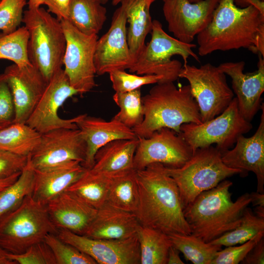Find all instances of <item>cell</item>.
Instances as JSON below:
<instances>
[{
  "mask_svg": "<svg viewBox=\"0 0 264 264\" xmlns=\"http://www.w3.org/2000/svg\"><path fill=\"white\" fill-rule=\"evenodd\" d=\"M8 252L0 247V264H16L8 257Z\"/></svg>",
  "mask_w": 264,
  "mask_h": 264,
  "instance_id": "cell-49",
  "label": "cell"
},
{
  "mask_svg": "<svg viewBox=\"0 0 264 264\" xmlns=\"http://www.w3.org/2000/svg\"><path fill=\"white\" fill-rule=\"evenodd\" d=\"M44 241L49 246L56 264H96L90 256L60 239L56 234L49 233Z\"/></svg>",
  "mask_w": 264,
  "mask_h": 264,
  "instance_id": "cell-37",
  "label": "cell"
},
{
  "mask_svg": "<svg viewBox=\"0 0 264 264\" xmlns=\"http://www.w3.org/2000/svg\"><path fill=\"white\" fill-rule=\"evenodd\" d=\"M150 41L145 44L135 62L129 68L136 74L156 75L163 79L161 82H174L178 77L182 67L181 63L172 60L175 55H180L187 64V59L192 57L199 62L193 48L196 45L185 43L169 35L163 29L158 20L153 21Z\"/></svg>",
  "mask_w": 264,
  "mask_h": 264,
  "instance_id": "cell-7",
  "label": "cell"
},
{
  "mask_svg": "<svg viewBox=\"0 0 264 264\" xmlns=\"http://www.w3.org/2000/svg\"><path fill=\"white\" fill-rule=\"evenodd\" d=\"M172 246L181 252L185 259L194 264H211L221 247L206 242L192 235L174 234L168 235Z\"/></svg>",
  "mask_w": 264,
  "mask_h": 264,
  "instance_id": "cell-33",
  "label": "cell"
},
{
  "mask_svg": "<svg viewBox=\"0 0 264 264\" xmlns=\"http://www.w3.org/2000/svg\"><path fill=\"white\" fill-rule=\"evenodd\" d=\"M71 0H44V4L47 7V11L55 15L61 21L67 20L69 6Z\"/></svg>",
  "mask_w": 264,
  "mask_h": 264,
  "instance_id": "cell-44",
  "label": "cell"
},
{
  "mask_svg": "<svg viewBox=\"0 0 264 264\" xmlns=\"http://www.w3.org/2000/svg\"><path fill=\"white\" fill-rule=\"evenodd\" d=\"M241 263L243 264H264V237L250 250Z\"/></svg>",
  "mask_w": 264,
  "mask_h": 264,
  "instance_id": "cell-45",
  "label": "cell"
},
{
  "mask_svg": "<svg viewBox=\"0 0 264 264\" xmlns=\"http://www.w3.org/2000/svg\"><path fill=\"white\" fill-rule=\"evenodd\" d=\"M110 178V176L87 169L66 191L98 210L107 203Z\"/></svg>",
  "mask_w": 264,
  "mask_h": 264,
  "instance_id": "cell-28",
  "label": "cell"
},
{
  "mask_svg": "<svg viewBox=\"0 0 264 264\" xmlns=\"http://www.w3.org/2000/svg\"><path fill=\"white\" fill-rule=\"evenodd\" d=\"M77 94L78 91L71 86L64 69H60L48 82L25 123L41 134L60 128L78 129L76 122L81 114L70 119H63L58 115L59 109L65 101Z\"/></svg>",
  "mask_w": 264,
  "mask_h": 264,
  "instance_id": "cell-12",
  "label": "cell"
},
{
  "mask_svg": "<svg viewBox=\"0 0 264 264\" xmlns=\"http://www.w3.org/2000/svg\"><path fill=\"white\" fill-rule=\"evenodd\" d=\"M192 3L197 2L202 0H188ZM250 0H234L235 3L237 4L242 5L248 3Z\"/></svg>",
  "mask_w": 264,
  "mask_h": 264,
  "instance_id": "cell-52",
  "label": "cell"
},
{
  "mask_svg": "<svg viewBox=\"0 0 264 264\" xmlns=\"http://www.w3.org/2000/svg\"><path fill=\"white\" fill-rule=\"evenodd\" d=\"M41 133L26 123H13L0 131V149L28 156L40 141Z\"/></svg>",
  "mask_w": 264,
  "mask_h": 264,
  "instance_id": "cell-31",
  "label": "cell"
},
{
  "mask_svg": "<svg viewBox=\"0 0 264 264\" xmlns=\"http://www.w3.org/2000/svg\"><path fill=\"white\" fill-rule=\"evenodd\" d=\"M35 171L28 156L26 165L17 180L0 191V222L17 209L25 198L32 194Z\"/></svg>",
  "mask_w": 264,
  "mask_h": 264,
  "instance_id": "cell-32",
  "label": "cell"
},
{
  "mask_svg": "<svg viewBox=\"0 0 264 264\" xmlns=\"http://www.w3.org/2000/svg\"><path fill=\"white\" fill-rule=\"evenodd\" d=\"M22 22L29 33V60L48 82L63 66L66 39L61 21L40 7L24 11Z\"/></svg>",
  "mask_w": 264,
  "mask_h": 264,
  "instance_id": "cell-5",
  "label": "cell"
},
{
  "mask_svg": "<svg viewBox=\"0 0 264 264\" xmlns=\"http://www.w3.org/2000/svg\"><path fill=\"white\" fill-rule=\"evenodd\" d=\"M155 0H122L120 2L129 24L127 38L132 65L144 47L147 35L151 32L153 21L150 9Z\"/></svg>",
  "mask_w": 264,
  "mask_h": 264,
  "instance_id": "cell-26",
  "label": "cell"
},
{
  "mask_svg": "<svg viewBox=\"0 0 264 264\" xmlns=\"http://www.w3.org/2000/svg\"></svg>",
  "mask_w": 264,
  "mask_h": 264,
  "instance_id": "cell-55",
  "label": "cell"
},
{
  "mask_svg": "<svg viewBox=\"0 0 264 264\" xmlns=\"http://www.w3.org/2000/svg\"><path fill=\"white\" fill-rule=\"evenodd\" d=\"M179 78L186 79L199 107L202 122L222 113L234 97L226 74L218 66L206 63L197 67L184 65Z\"/></svg>",
  "mask_w": 264,
  "mask_h": 264,
  "instance_id": "cell-10",
  "label": "cell"
},
{
  "mask_svg": "<svg viewBox=\"0 0 264 264\" xmlns=\"http://www.w3.org/2000/svg\"><path fill=\"white\" fill-rule=\"evenodd\" d=\"M102 4H106L109 0H95Z\"/></svg>",
  "mask_w": 264,
  "mask_h": 264,
  "instance_id": "cell-54",
  "label": "cell"
},
{
  "mask_svg": "<svg viewBox=\"0 0 264 264\" xmlns=\"http://www.w3.org/2000/svg\"><path fill=\"white\" fill-rule=\"evenodd\" d=\"M54 225L84 235L95 218L97 210L68 192L65 191L46 204Z\"/></svg>",
  "mask_w": 264,
  "mask_h": 264,
  "instance_id": "cell-22",
  "label": "cell"
},
{
  "mask_svg": "<svg viewBox=\"0 0 264 264\" xmlns=\"http://www.w3.org/2000/svg\"><path fill=\"white\" fill-rule=\"evenodd\" d=\"M121 0H111V3L113 6H116L118 5L119 3H120ZM162 0L163 1H165L167 0Z\"/></svg>",
  "mask_w": 264,
  "mask_h": 264,
  "instance_id": "cell-53",
  "label": "cell"
},
{
  "mask_svg": "<svg viewBox=\"0 0 264 264\" xmlns=\"http://www.w3.org/2000/svg\"><path fill=\"white\" fill-rule=\"evenodd\" d=\"M139 225L133 213L106 203L97 210L95 218L84 236L99 239H124L136 235Z\"/></svg>",
  "mask_w": 264,
  "mask_h": 264,
  "instance_id": "cell-24",
  "label": "cell"
},
{
  "mask_svg": "<svg viewBox=\"0 0 264 264\" xmlns=\"http://www.w3.org/2000/svg\"><path fill=\"white\" fill-rule=\"evenodd\" d=\"M137 236L140 264H167L169 250L172 246L168 235L140 224Z\"/></svg>",
  "mask_w": 264,
  "mask_h": 264,
  "instance_id": "cell-30",
  "label": "cell"
},
{
  "mask_svg": "<svg viewBox=\"0 0 264 264\" xmlns=\"http://www.w3.org/2000/svg\"><path fill=\"white\" fill-rule=\"evenodd\" d=\"M110 79L115 92L131 91L144 85L161 82L162 77L156 75L132 74L125 70L117 69L110 72Z\"/></svg>",
  "mask_w": 264,
  "mask_h": 264,
  "instance_id": "cell-38",
  "label": "cell"
},
{
  "mask_svg": "<svg viewBox=\"0 0 264 264\" xmlns=\"http://www.w3.org/2000/svg\"><path fill=\"white\" fill-rule=\"evenodd\" d=\"M78 161H72L44 170H35L32 197L46 205L75 182L86 171Z\"/></svg>",
  "mask_w": 264,
  "mask_h": 264,
  "instance_id": "cell-23",
  "label": "cell"
},
{
  "mask_svg": "<svg viewBox=\"0 0 264 264\" xmlns=\"http://www.w3.org/2000/svg\"><path fill=\"white\" fill-rule=\"evenodd\" d=\"M257 69L252 72H243L245 63L225 62L218 67L232 79L233 93L236 95L239 110L248 121L252 120L261 109L262 95L264 91V60L258 53Z\"/></svg>",
  "mask_w": 264,
  "mask_h": 264,
  "instance_id": "cell-19",
  "label": "cell"
},
{
  "mask_svg": "<svg viewBox=\"0 0 264 264\" xmlns=\"http://www.w3.org/2000/svg\"><path fill=\"white\" fill-rule=\"evenodd\" d=\"M264 232V219L257 216L246 207L240 223L234 229L209 242L221 247L242 244L257 234Z\"/></svg>",
  "mask_w": 264,
  "mask_h": 264,
  "instance_id": "cell-34",
  "label": "cell"
},
{
  "mask_svg": "<svg viewBox=\"0 0 264 264\" xmlns=\"http://www.w3.org/2000/svg\"><path fill=\"white\" fill-rule=\"evenodd\" d=\"M63 241L76 247L99 264H139L140 255L137 235L127 239H93L58 229L56 234Z\"/></svg>",
  "mask_w": 264,
  "mask_h": 264,
  "instance_id": "cell-15",
  "label": "cell"
},
{
  "mask_svg": "<svg viewBox=\"0 0 264 264\" xmlns=\"http://www.w3.org/2000/svg\"><path fill=\"white\" fill-rule=\"evenodd\" d=\"M60 21L66 39L64 70L71 86L83 95L96 86L94 55L98 37L81 33L66 20Z\"/></svg>",
  "mask_w": 264,
  "mask_h": 264,
  "instance_id": "cell-11",
  "label": "cell"
},
{
  "mask_svg": "<svg viewBox=\"0 0 264 264\" xmlns=\"http://www.w3.org/2000/svg\"><path fill=\"white\" fill-rule=\"evenodd\" d=\"M252 129L250 122L241 114L236 97L227 108L214 118L200 124L187 123L180 128V134L192 149L193 154L198 148L216 144L222 154L232 148L241 135Z\"/></svg>",
  "mask_w": 264,
  "mask_h": 264,
  "instance_id": "cell-9",
  "label": "cell"
},
{
  "mask_svg": "<svg viewBox=\"0 0 264 264\" xmlns=\"http://www.w3.org/2000/svg\"><path fill=\"white\" fill-rule=\"evenodd\" d=\"M232 184V182L224 179L216 187L201 193L183 209L192 235L209 242L240 223L251 198L246 193L233 202L229 191Z\"/></svg>",
  "mask_w": 264,
  "mask_h": 264,
  "instance_id": "cell-3",
  "label": "cell"
},
{
  "mask_svg": "<svg viewBox=\"0 0 264 264\" xmlns=\"http://www.w3.org/2000/svg\"><path fill=\"white\" fill-rule=\"evenodd\" d=\"M139 202L134 213L139 224L170 235L191 234L177 186L165 166L151 164L136 171Z\"/></svg>",
  "mask_w": 264,
  "mask_h": 264,
  "instance_id": "cell-2",
  "label": "cell"
},
{
  "mask_svg": "<svg viewBox=\"0 0 264 264\" xmlns=\"http://www.w3.org/2000/svg\"><path fill=\"white\" fill-rule=\"evenodd\" d=\"M15 108L4 73L0 74V131L14 123Z\"/></svg>",
  "mask_w": 264,
  "mask_h": 264,
  "instance_id": "cell-42",
  "label": "cell"
},
{
  "mask_svg": "<svg viewBox=\"0 0 264 264\" xmlns=\"http://www.w3.org/2000/svg\"><path fill=\"white\" fill-rule=\"evenodd\" d=\"M28 31L24 26L11 33L0 36V59L12 61L19 67L32 65L28 56Z\"/></svg>",
  "mask_w": 264,
  "mask_h": 264,
  "instance_id": "cell-36",
  "label": "cell"
},
{
  "mask_svg": "<svg viewBox=\"0 0 264 264\" xmlns=\"http://www.w3.org/2000/svg\"><path fill=\"white\" fill-rule=\"evenodd\" d=\"M219 0H202L192 3L188 0L164 1L163 12L168 30L175 38L192 43L195 37L210 22Z\"/></svg>",
  "mask_w": 264,
  "mask_h": 264,
  "instance_id": "cell-16",
  "label": "cell"
},
{
  "mask_svg": "<svg viewBox=\"0 0 264 264\" xmlns=\"http://www.w3.org/2000/svg\"><path fill=\"white\" fill-rule=\"evenodd\" d=\"M44 0H29L27 4L28 9H35L40 7L41 5L44 4Z\"/></svg>",
  "mask_w": 264,
  "mask_h": 264,
  "instance_id": "cell-50",
  "label": "cell"
},
{
  "mask_svg": "<svg viewBox=\"0 0 264 264\" xmlns=\"http://www.w3.org/2000/svg\"><path fill=\"white\" fill-rule=\"evenodd\" d=\"M26 0H0V36L16 31L22 21L23 9Z\"/></svg>",
  "mask_w": 264,
  "mask_h": 264,
  "instance_id": "cell-39",
  "label": "cell"
},
{
  "mask_svg": "<svg viewBox=\"0 0 264 264\" xmlns=\"http://www.w3.org/2000/svg\"><path fill=\"white\" fill-rule=\"evenodd\" d=\"M46 205L28 196L21 205L0 222V247L19 254L42 242L49 233L57 234Z\"/></svg>",
  "mask_w": 264,
  "mask_h": 264,
  "instance_id": "cell-8",
  "label": "cell"
},
{
  "mask_svg": "<svg viewBox=\"0 0 264 264\" xmlns=\"http://www.w3.org/2000/svg\"><path fill=\"white\" fill-rule=\"evenodd\" d=\"M179 251L172 246L168 252L167 264H184V263L181 259Z\"/></svg>",
  "mask_w": 264,
  "mask_h": 264,
  "instance_id": "cell-46",
  "label": "cell"
},
{
  "mask_svg": "<svg viewBox=\"0 0 264 264\" xmlns=\"http://www.w3.org/2000/svg\"><path fill=\"white\" fill-rule=\"evenodd\" d=\"M142 97L144 118L132 128L137 136L148 137L167 128L180 133L184 123H202L199 107L189 85L177 88L174 82H159Z\"/></svg>",
  "mask_w": 264,
  "mask_h": 264,
  "instance_id": "cell-4",
  "label": "cell"
},
{
  "mask_svg": "<svg viewBox=\"0 0 264 264\" xmlns=\"http://www.w3.org/2000/svg\"><path fill=\"white\" fill-rule=\"evenodd\" d=\"M86 154V144L79 129L60 128L41 134L28 158L34 169L41 170L72 161L82 164Z\"/></svg>",
  "mask_w": 264,
  "mask_h": 264,
  "instance_id": "cell-14",
  "label": "cell"
},
{
  "mask_svg": "<svg viewBox=\"0 0 264 264\" xmlns=\"http://www.w3.org/2000/svg\"><path fill=\"white\" fill-rule=\"evenodd\" d=\"M127 22L126 14L120 6L113 13L108 31L96 42L94 55L96 74L125 70L132 65L127 42Z\"/></svg>",
  "mask_w": 264,
  "mask_h": 264,
  "instance_id": "cell-17",
  "label": "cell"
},
{
  "mask_svg": "<svg viewBox=\"0 0 264 264\" xmlns=\"http://www.w3.org/2000/svg\"><path fill=\"white\" fill-rule=\"evenodd\" d=\"M76 124L86 144V157L82 165L87 170L93 167L95 155L102 146L115 140L137 137L132 129L113 118L106 121L84 114Z\"/></svg>",
  "mask_w": 264,
  "mask_h": 264,
  "instance_id": "cell-21",
  "label": "cell"
},
{
  "mask_svg": "<svg viewBox=\"0 0 264 264\" xmlns=\"http://www.w3.org/2000/svg\"><path fill=\"white\" fill-rule=\"evenodd\" d=\"M197 42L201 56L244 48L264 57V12L253 5L240 8L234 0H219Z\"/></svg>",
  "mask_w": 264,
  "mask_h": 264,
  "instance_id": "cell-1",
  "label": "cell"
},
{
  "mask_svg": "<svg viewBox=\"0 0 264 264\" xmlns=\"http://www.w3.org/2000/svg\"><path fill=\"white\" fill-rule=\"evenodd\" d=\"M15 108L14 123H25L41 98L48 82L32 65L13 64L4 72Z\"/></svg>",
  "mask_w": 264,
  "mask_h": 264,
  "instance_id": "cell-18",
  "label": "cell"
},
{
  "mask_svg": "<svg viewBox=\"0 0 264 264\" xmlns=\"http://www.w3.org/2000/svg\"><path fill=\"white\" fill-rule=\"evenodd\" d=\"M259 125L250 137L241 135L233 148L221 154L222 162L227 166L241 171L240 175L246 176L249 172L257 177V192L264 193V105Z\"/></svg>",
  "mask_w": 264,
  "mask_h": 264,
  "instance_id": "cell-20",
  "label": "cell"
},
{
  "mask_svg": "<svg viewBox=\"0 0 264 264\" xmlns=\"http://www.w3.org/2000/svg\"><path fill=\"white\" fill-rule=\"evenodd\" d=\"M95 0H71L67 20L81 33L97 35L107 19V9Z\"/></svg>",
  "mask_w": 264,
  "mask_h": 264,
  "instance_id": "cell-27",
  "label": "cell"
},
{
  "mask_svg": "<svg viewBox=\"0 0 264 264\" xmlns=\"http://www.w3.org/2000/svg\"><path fill=\"white\" fill-rule=\"evenodd\" d=\"M139 202V191L134 169L110 176L107 204L133 213Z\"/></svg>",
  "mask_w": 264,
  "mask_h": 264,
  "instance_id": "cell-29",
  "label": "cell"
},
{
  "mask_svg": "<svg viewBox=\"0 0 264 264\" xmlns=\"http://www.w3.org/2000/svg\"><path fill=\"white\" fill-rule=\"evenodd\" d=\"M138 141L137 137L109 142L97 151L94 165L90 169L110 176L133 170V159Z\"/></svg>",
  "mask_w": 264,
  "mask_h": 264,
  "instance_id": "cell-25",
  "label": "cell"
},
{
  "mask_svg": "<svg viewBox=\"0 0 264 264\" xmlns=\"http://www.w3.org/2000/svg\"><path fill=\"white\" fill-rule=\"evenodd\" d=\"M8 256L16 264H56L52 250L44 241L33 244L22 253H8Z\"/></svg>",
  "mask_w": 264,
  "mask_h": 264,
  "instance_id": "cell-40",
  "label": "cell"
},
{
  "mask_svg": "<svg viewBox=\"0 0 264 264\" xmlns=\"http://www.w3.org/2000/svg\"><path fill=\"white\" fill-rule=\"evenodd\" d=\"M264 232L260 233L239 246H226L218 251L211 264H238L242 262L248 253L264 237Z\"/></svg>",
  "mask_w": 264,
  "mask_h": 264,
  "instance_id": "cell-41",
  "label": "cell"
},
{
  "mask_svg": "<svg viewBox=\"0 0 264 264\" xmlns=\"http://www.w3.org/2000/svg\"><path fill=\"white\" fill-rule=\"evenodd\" d=\"M113 99L120 108L113 118L131 129L141 123L144 118V108L140 88L115 92Z\"/></svg>",
  "mask_w": 264,
  "mask_h": 264,
  "instance_id": "cell-35",
  "label": "cell"
},
{
  "mask_svg": "<svg viewBox=\"0 0 264 264\" xmlns=\"http://www.w3.org/2000/svg\"><path fill=\"white\" fill-rule=\"evenodd\" d=\"M255 207L254 214L258 217L264 219V206H257Z\"/></svg>",
  "mask_w": 264,
  "mask_h": 264,
  "instance_id": "cell-51",
  "label": "cell"
},
{
  "mask_svg": "<svg viewBox=\"0 0 264 264\" xmlns=\"http://www.w3.org/2000/svg\"><path fill=\"white\" fill-rule=\"evenodd\" d=\"M251 203L253 206H264V193L258 192H252L249 194Z\"/></svg>",
  "mask_w": 264,
  "mask_h": 264,
  "instance_id": "cell-47",
  "label": "cell"
},
{
  "mask_svg": "<svg viewBox=\"0 0 264 264\" xmlns=\"http://www.w3.org/2000/svg\"><path fill=\"white\" fill-rule=\"evenodd\" d=\"M137 138L133 159V168L136 171L154 163L170 168H179L193 154L192 149L181 134L169 128H161L148 137Z\"/></svg>",
  "mask_w": 264,
  "mask_h": 264,
  "instance_id": "cell-13",
  "label": "cell"
},
{
  "mask_svg": "<svg viewBox=\"0 0 264 264\" xmlns=\"http://www.w3.org/2000/svg\"><path fill=\"white\" fill-rule=\"evenodd\" d=\"M21 173L16 174L7 178L0 180V191L4 189L14 182L18 178Z\"/></svg>",
  "mask_w": 264,
  "mask_h": 264,
  "instance_id": "cell-48",
  "label": "cell"
},
{
  "mask_svg": "<svg viewBox=\"0 0 264 264\" xmlns=\"http://www.w3.org/2000/svg\"><path fill=\"white\" fill-rule=\"evenodd\" d=\"M27 161L28 156L0 149V180L21 173Z\"/></svg>",
  "mask_w": 264,
  "mask_h": 264,
  "instance_id": "cell-43",
  "label": "cell"
},
{
  "mask_svg": "<svg viewBox=\"0 0 264 264\" xmlns=\"http://www.w3.org/2000/svg\"><path fill=\"white\" fill-rule=\"evenodd\" d=\"M165 170L177 186L183 209L202 192L241 172L224 164L221 152L212 145L197 149L181 167Z\"/></svg>",
  "mask_w": 264,
  "mask_h": 264,
  "instance_id": "cell-6",
  "label": "cell"
}]
</instances>
